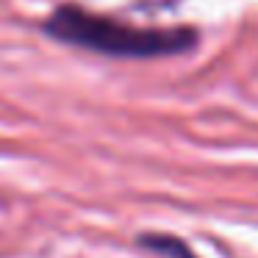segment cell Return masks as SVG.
Here are the masks:
<instances>
[{"label": "cell", "mask_w": 258, "mask_h": 258, "mask_svg": "<svg viewBox=\"0 0 258 258\" xmlns=\"http://www.w3.org/2000/svg\"><path fill=\"white\" fill-rule=\"evenodd\" d=\"M47 34L73 47L117 58H161L180 56L200 42L189 25L180 28H134L81 6H61L47 17Z\"/></svg>", "instance_id": "obj_1"}, {"label": "cell", "mask_w": 258, "mask_h": 258, "mask_svg": "<svg viewBox=\"0 0 258 258\" xmlns=\"http://www.w3.org/2000/svg\"><path fill=\"white\" fill-rule=\"evenodd\" d=\"M139 244L145 247V250L156 252V255H164V258H197L195 250H191L183 239L169 236V233H142Z\"/></svg>", "instance_id": "obj_2"}]
</instances>
